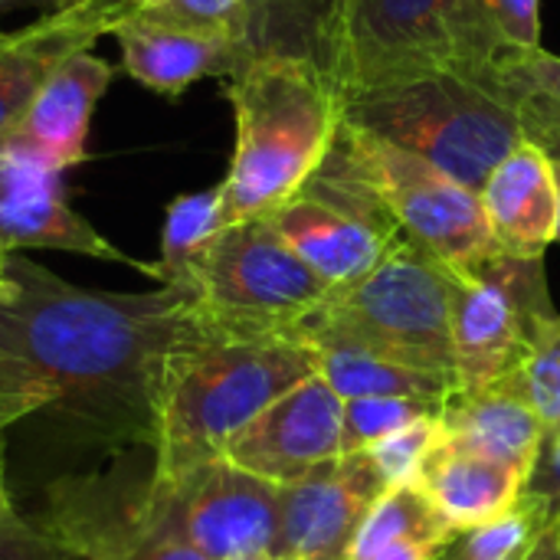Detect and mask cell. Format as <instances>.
I'll return each mask as SVG.
<instances>
[{
    "label": "cell",
    "mask_w": 560,
    "mask_h": 560,
    "mask_svg": "<svg viewBox=\"0 0 560 560\" xmlns=\"http://www.w3.org/2000/svg\"><path fill=\"white\" fill-rule=\"evenodd\" d=\"M0 348L56 387L49 407L112 446H151L177 361L210 335L180 285L98 292L7 253Z\"/></svg>",
    "instance_id": "1"
},
{
    "label": "cell",
    "mask_w": 560,
    "mask_h": 560,
    "mask_svg": "<svg viewBox=\"0 0 560 560\" xmlns=\"http://www.w3.org/2000/svg\"><path fill=\"white\" fill-rule=\"evenodd\" d=\"M236 121L230 171L220 180L223 226L272 217L325 164L338 128V89L312 66L253 59L226 79Z\"/></svg>",
    "instance_id": "2"
},
{
    "label": "cell",
    "mask_w": 560,
    "mask_h": 560,
    "mask_svg": "<svg viewBox=\"0 0 560 560\" xmlns=\"http://www.w3.org/2000/svg\"><path fill=\"white\" fill-rule=\"evenodd\" d=\"M341 118L430 161L469 190L525 141V105L492 75L450 66L407 72L341 98Z\"/></svg>",
    "instance_id": "3"
},
{
    "label": "cell",
    "mask_w": 560,
    "mask_h": 560,
    "mask_svg": "<svg viewBox=\"0 0 560 560\" xmlns=\"http://www.w3.org/2000/svg\"><path fill=\"white\" fill-rule=\"evenodd\" d=\"M315 374L318 358L302 335L220 338L210 331L177 361L167 384L151 479L177 482L223 459L240 430Z\"/></svg>",
    "instance_id": "4"
},
{
    "label": "cell",
    "mask_w": 560,
    "mask_h": 560,
    "mask_svg": "<svg viewBox=\"0 0 560 560\" xmlns=\"http://www.w3.org/2000/svg\"><path fill=\"white\" fill-rule=\"evenodd\" d=\"M299 335L351 345L417 371L453 374V276L404 236L374 272L331 289Z\"/></svg>",
    "instance_id": "5"
},
{
    "label": "cell",
    "mask_w": 560,
    "mask_h": 560,
    "mask_svg": "<svg viewBox=\"0 0 560 560\" xmlns=\"http://www.w3.org/2000/svg\"><path fill=\"white\" fill-rule=\"evenodd\" d=\"M174 285L190 292L200 322L220 338L299 335L331 292L266 217L223 226Z\"/></svg>",
    "instance_id": "6"
},
{
    "label": "cell",
    "mask_w": 560,
    "mask_h": 560,
    "mask_svg": "<svg viewBox=\"0 0 560 560\" xmlns=\"http://www.w3.org/2000/svg\"><path fill=\"white\" fill-rule=\"evenodd\" d=\"M505 52L489 0H351L338 98L436 66L492 75Z\"/></svg>",
    "instance_id": "7"
},
{
    "label": "cell",
    "mask_w": 560,
    "mask_h": 560,
    "mask_svg": "<svg viewBox=\"0 0 560 560\" xmlns=\"http://www.w3.org/2000/svg\"><path fill=\"white\" fill-rule=\"evenodd\" d=\"M453 276V374L459 394L509 384L560 318L545 256L495 249Z\"/></svg>",
    "instance_id": "8"
},
{
    "label": "cell",
    "mask_w": 560,
    "mask_h": 560,
    "mask_svg": "<svg viewBox=\"0 0 560 560\" xmlns=\"http://www.w3.org/2000/svg\"><path fill=\"white\" fill-rule=\"evenodd\" d=\"M266 220L331 289L374 272L404 240L384 200L351 158L341 128L315 177Z\"/></svg>",
    "instance_id": "9"
},
{
    "label": "cell",
    "mask_w": 560,
    "mask_h": 560,
    "mask_svg": "<svg viewBox=\"0 0 560 560\" xmlns=\"http://www.w3.org/2000/svg\"><path fill=\"white\" fill-rule=\"evenodd\" d=\"M341 138L400 233L430 253L440 266L459 272L502 249L476 190L463 187L413 151L381 141L348 125L345 118Z\"/></svg>",
    "instance_id": "10"
},
{
    "label": "cell",
    "mask_w": 560,
    "mask_h": 560,
    "mask_svg": "<svg viewBox=\"0 0 560 560\" xmlns=\"http://www.w3.org/2000/svg\"><path fill=\"white\" fill-rule=\"evenodd\" d=\"M144 518L167 538L210 560L272 555L279 545V486L236 469L230 459L207 463L177 482H148Z\"/></svg>",
    "instance_id": "11"
},
{
    "label": "cell",
    "mask_w": 560,
    "mask_h": 560,
    "mask_svg": "<svg viewBox=\"0 0 560 560\" xmlns=\"http://www.w3.org/2000/svg\"><path fill=\"white\" fill-rule=\"evenodd\" d=\"M341 397L315 374L233 436L223 459L272 486H295L341 459Z\"/></svg>",
    "instance_id": "12"
},
{
    "label": "cell",
    "mask_w": 560,
    "mask_h": 560,
    "mask_svg": "<svg viewBox=\"0 0 560 560\" xmlns=\"http://www.w3.org/2000/svg\"><path fill=\"white\" fill-rule=\"evenodd\" d=\"M384 482L368 453L341 456L308 479L279 489V560H345L381 499Z\"/></svg>",
    "instance_id": "13"
},
{
    "label": "cell",
    "mask_w": 560,
    "mask_h": 560,
    "mask_svg": "<svg viewBox=\"0 0 560 560\" xmlns=\"http://www.w3.org/2000/svg\"><path fill=\"white\" fill-rule=\"evenodd\" d=\"M131 13L128 0H72L33 23L0 30V141L23 121L46 79L75 52H85Z\"/></svg>",
    "instance_id": "14"
},
{
    "label": "cell",
    "mask_w": 560,
    "mask_h": 560,
    "mask_svg": "<svg viewBox=\"0 0 560 560\" xmlns=\"http://www.w3.org/2000/svg\"><path fill=\"white\" fill-rule=\"evenodd\" d=\"M20 249H62L89 259L125 262L161 282L158 262H138L125 256L66 203L59 171L20 154L7 141V164L0 177V253Z\"/></svg>",
    "instance_id": "15"
},
{
    "label": "cell",
    "mask_w": 560,
    "mask_h": 560,
    "mask_svg": "<svg viewBox=\"0 0 560 560\" xmlns=\"http://www.w3.org/2000/svg\"><path fill=\"white\" fill-rule=\"evenodd\" d=\"M112 36L121 49V69L164 98H180L200 79H233L249 66V52L236 33L128 13Z\"/></svg>",
    "instance_id": "16"
},
{
    "label": "cell",
    "mask_w": 560,
    "mask_h": 560,
    "mask_svg": "<svg viewBox=\"0 0 560 560\" xmlns=\"http://www.w3.org/2000/svg\"><path fill=\"white\" fill-rule=\"evenodd\" d=\"M112 62L92 49L69 56L39 89L16 131L7 138L20 154L66 174L89 158V128L95 105L112 85Z\"/></svg>",
    "instance_id": "17"
},
{
    "label": "cell",
    "mask_w": 560,
    "mask_h": 560,
    "mask_svg": "<svg viewBox=\"0 0 560 560\" xmlns=\"http://www.w3.org/2000/svg\"><path fill=\"white\" fill-rule=\"evenodd\" d=\"M43 532L66 551L82 560H210L197 548L161 535L141 509V495L131 509H115L92 486L59 492Z\"/></svg>",
    "instance_id": "18"
},
{
    "label": "cell",
    "mask_w": 560,
    "mask_h": 560,
    "mask_svg": "<svg viewBox=\"0 0 560 560\" xmlns=\"http://www.w3.org/2000/svg\"><path fill=\"white\" fill-rule=\"evenodd\" d=\"M479 200L502 249L518 256H545V249L558 243V174L551 151L538 141L518 144L489 174Z\"/></svg>",
    "instance_id": "19"
},
{
    "label": "cell",
    "mask_w": 560,
    "mask_h": 560,
    "mask_svg": "<svg viewBox=\"0 0 560 560\" xmlns=\"http://www.w3.org/2000/svg\"><path fill=\"white\" fill-rule=\"evenodd\" d=\"M351 0H243V46L253 59L312 66L335 89Z\"/></svg>",
    "instance_id": "20"
},
{
    "label": "cell",
    "mask_w": 560,
    "mask_h": 560,
    "mask_svg": "<svg viewBox=\"0 0 560 560\" xmlns=\"http://www.w3.org/2000/svg\"><path fill=\"white\" fill-rule=\"evenodd\" d=\"M440 420H443V446H456L482 459L512 466L525 476V482L548 436L538 413L509 387L456 394L443 407Z\"/></svg>",
    "instance_id": "21"
},
{
    "label": "cell",
    "mask_w": 560,
    "mask_h": 560,
    "mask_svg": "<svg viewBox=\"0 0 560 560\" xmlns=\"http://www.w3.org/2000/svg\"><path fill=\"white\" fill-rule=\"evenodd\" d=\"M417 486L453 532H469L509 515L525 492V476L476 453L440 446L423 463Z\"/></svg>",
    "instance_id": "22"
},
{
    "label": "cell",
    "mask_w": 560,
    "mask_h": 560,
    "mask_svg": "<svg viewBox=\"0 0 560 560\" xmlns=\"http://www.w3.org/2000/svg\"><path fill=\"white\" fill-rule=\"evenodd\" d=\"M453 535L423 489L410 482L381 492L345 560H436Z\"/></svg>",
    "instance_id": "23"
},
{
    "label": "cell",
    "mask_w": 560,
    "mask_h": 560,
    "mask_svg": "<svg viewBox=\"0 0 560 560\" xmlns=\"http://www.w3.org/2000/svg\"><path fill=\"white\" fill-rule=\"evenodd\" d=\"M318 358V377L341 397V400H361V397H413L446 407L459 384L453 374H433L417 371L397 361H384L377 354H368L351 345L338 341H308Z\"/></svg>",
    "instance_id": "24"
},
{
    "label": "cell",
    "mask_w": 560,
    "mask_h": 560,
    "mask_svg": "<svg viewBox=\"0 0 560 560\" xmlns=\"http://www.w3.org/2000/svg\"><path fill=\"white\" fill-rule=\"evenodd\" d=\"M223 230V190L220 184L197 194H180L167 203L164 230H161V285H174L190 262L213 243Z\"/></svg>",
    "instance_id": "25"
},
{
    "label": "cell",
    "mask_w": 560,
    "mask_h": 560,
    "mask_svg": "<svg viewBox=\"0 0 560 560\" xmlns=\"http://www.w3.org/2000/svg\"><path fill=\"white\" fill-rule=\"evenodd\" d=\"M545 528L551 525L545 522L541 509L522 495L509 515L469 532H456L436 560H522Z\"/></svg>",
    "instance_id": "26"
},
{
    "label": "cell",
    "mask_w": 560,
    "mask_h": 560,
    "mask_svg": "<svg viewBox=\"0 0 560 560\" xmlns=\"http://www.w3.org/2000/svg\"><path fill=\"white\" fill-rule=\"evenodd\" d=\"M341 404V456L368 453L374 443L410 427L413 420L443 413L440 404L413 397H361Z\"/></svg>",
    "instance_id": "27"
},
{
    "label": "cell",
    "mask_w": 560,
    "mask_h": 560,
    "mask_svg": "<svg viewBox=\"0 0 560 560\" xmlns=\"http://www.w3.org/2000/svg\"><path fill=\"white\" fill-rule=\"evenodd\" d=\"M443 446V420L436 417H420L410 427L390 433L387 440L374 443L368 450V459L374 463L384 489H397V486H410L417 482L423 463Z\"/></svg>",
    "instance_id": "28"
},
{
    "label": "cell",
    "mask_w": 560,
    "mask_h": 560,
    "mask_svg": "<svg viewBox=\"0 0 560 560\" xmlns=\"http://www.w3.org/2000/svg\"><path fill=\"white\" fill-rule=\"evenodd\" d=\"M502 387L515 390L538 413L548 433L560 430V318L548 328L522 371Z\"/></svg>",
    "instance_id": "29"
},
{
    "label": "cell",
    "mask_w": 560,
    "mask_h": 560,
    "mask_svg": "<svg viewBox=\"0 0 560 560\" xmlns=\"http://www.w3.org/2000/svg\"><path fill=\"white\" fill-rule=\"evenodd\" d=\"M128 7L135 16H151L161 23L220 30L236 36L243 30V0H128Z\"/></svg>",
    "instance_id": "30"
},
{
    "label": "cell",
    "mask_w": 560,
    "mask_h": 560,
    "mask_svg": "<svg viewBox=\"0 0 560 560\" xmlns=\"http://www.w3.org/2000/svg\"><path fill=\"white\" fill-rule=\"evenodd\" d=\"M52 404L56 387L46 384L26 361L0 348V433L36 410H49Z\"/></svg>",
    "instance_id": "31"
},
{
    "label": "cell",
    "mask_w": 560,
    "mask_h": 560,
    "mask_svg": "<svg viewBox=\"0 0 560 560\" xmlns=\"http://www.w3.org/2000/svg\"><path fill=\"white\" fill-rule=\"evenodd\" d=\"M495 79L515 98H545L560 108V56L548 49L505 52L495 66Z\"/></svg>",
    "instance_id": "32"
},
{
    "label": "cell",
    "mask_w": 560,
    "mask_h": 560,
    "mask_svg": "<svg viewBox=\"0 0 560 560\" xmlns=\"http://www.w3.org/2000/svg\"><path fill=\"white\" fill-rule=\"evenodd\" d=\"M495 26L509 52H535L541 46V0H489Z\"/></svg>",
    "instance_id": "33"
},
{
    "label": "cell",
    "mask_w": 560,
    "mask_h": 560,
    "mask_svg": "<svg viewBox=\"0 0 560 560\" xmlns=\"http://www.w3.org/2000/svg\"><path fill=\"white\" fill-rule=\"evenodd\" d=\"M522 495L541 509L548 525H560V430H551L545 436Z\"/></svg>",
    "instance_id": "34"
},
{
    "label": "cell",
    "mask_w": 560,
    "mask_h": 560,
    "mask_svg": "<svg viewBox=\"0 0 560 560\" xmlns=\"http://www.w3.org/2000/svg\"><path fill=\"white\" fill-rule=\"evenodd\" d=\"M66 551L43 532V525L23 522L16 512L0 518V560H62Z\"/></svg>",
    "instance_id": "35"
},
{
    "label": "cell",
    "mask_w": 560,
    "mask_h": 560,
    "mask_svg": "<svg viewBox=\"0 0 560 560\" xmlns=\"http://www.w3.org/2000/svg\"><path fill=\"white\" fill-rule=\"evenodd\" d=\"M528 115L532 141H538L548 151H560V108L545 98H518Z\"/></svg>",
    "instance_id": "36"
},
{
    "label": "cell",
    "mask_w": 560,
    "mask_h": 560,
    "mask_svg": "<svg viewBox=\"0 0 560 560\" xmlns=\"http://www.w3.org/2000/svg\"><path fill=\"white\" fill-rule=\"evenodd\" d=\"M522 560H560V525L545 528L541 538L532 545V551Z\"/></svg>",
    "instance_id": "37"
},
{
    "label": "cell",
    "mask_w": 560,
    "mask_h": 560,
    "mask_svg": "<svg viewBox=\"0 0 560 560\" xmlns=\"http://www.w3.org/2000/svg\"><path fill=\"white\" fill-rule=\"evenodd\" d=\"M72 0H0V16L7 13H16V10H56V7H66Z\"/></svg>",
    "instance_id": "38"
},
{
    "label": "cell",
    "mask_w": 560,
    "mask_h": 560,
    "mask_svg": "<svg viewBox=\"0 0 560 560\" xmlns=\"http://www.w3.org/2000/svg\"><path fill=\"white\" fill-rule=\"evenodd\" d=\"M13 515V505H10V495H7V486H3V443H0V518Z\"/></svg>",
    "instance_id": "39"
},
{
    "label": "cell",
    "mask_w": 560,
    "mask_h": 560,
    "mask_svg": "<svg viewBox=\"0 0 560 560\" xmlns=\"http://www.w3.org/2000/svg\"><path fill=\"white\" fill-rule=\"evenodd\" d=\"M10 285V276H7V253H0V295L7 292Z\"/></svg>",
    "instance_id": "40"
},
{
    "label": "cell",
    "mask_w": 560,
    "mask_h": 560,
    "mask_svg": "<svg viewBox=\"0 0 560 560\" xmlns=\"http://www.w3.org/2000/svg\"><path fill=\"white\" fill-rule=\"evenodd\" d=\"M555 158V174H558V190H560V151H551ZM558 243H560V220H558Z\"/></svg>",
    "instance_id": "41"
},
{
    "label": "cell",
    "mask_w": 560,
    "mask_h": 560,
    "mask_svg": "<svg viewBox=\"0 0 560 560\" xmlns=\"http://www.w3.org/2000/svg\"><path fill=\"white\" fill-rule=\"evenodd\" d=\"M230 560H279V558H272V555H243V558H230Z\"/></svg>",
    "instance_id": "42"
},
{
    "label": "cell",
    "mask_w": 560,
    "mask_h": 560,
    "mask_svg": "<svg viewBox=\"0 0 560 560\" xmlns=\"http://www.w3.org/2000/svg\"><path fill=\"white\" fill-rule=\"evenodd\" d=\"M3 164H7V141H0V177H3Z\"/></svg>",
    "instance_id": "43"
}]
</instances>
